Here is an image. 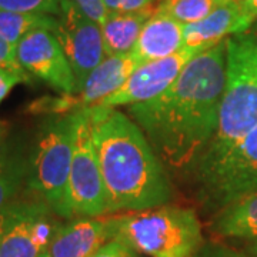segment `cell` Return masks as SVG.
<instances>
[{
    "label": "cell",
    "mask_w": 257,
    "mask_h": 257,
    "mask_svg": "<svg viewBox=\"0 0 257 257\" xmlns=\"http://www.w3.org/2000/svg\"><path fill=\"white\" fill-rule=\"evenodd\" d=\"M72 2H74L89 18L97 22L99 25L104 22V19L109 13L103 0H72Z\"/></svg>",
    "instance_id": "cb8c5ba5"
},
{
    "label": "cell",
    "mask_w": 257,
    "mask_h": 257,
    "mask_svg": "<svg viewBox=\"0 0 257 257\" xmlns=\"http://www.w3.org/2000/svg\"><path fill=\"white\" fill-rule=\"evenodd\" d=\"M20 199V197H19ZM19 199L15 200L10 206H8L5 210L0 211V244H2V240H3V236H5V231L9 226L10 220L13 219V216L16 214V210H18L19 206Z\"/></svg>",
    "instance_id": "83f0119b"
},
{
    "label": "cell",
    "mask_w": 257,
    "mask_h": 257,
    "mask_svg": "<svg viewBox=\"0 0 257 257\" xmlns=\"http://www.w3.org/2000/svg\"><path fill=\"white\" fill-rule=\"evenodd\" d=\"M183 47L184 25L156 9L142 29L132 55L145 64L176 55Z\"/></svg>",
    "instance_id": "9a60e30c"
},
{
    "label": "cell",
    "mask_w": 257,
    "mask_h": 257,
    "mask_svg": "<svg viewBox=\"0 0 257 257\" xmlns=\"http://www.w3.org/2000/svg\"><path fill=\"white\" fill-rule=\"evenodd\" d=\"M60 2L62 0H0V10L59 16Z\"/></svg>",
    "instance_id": "44dd1931"
},
{
    "label": "cell",
    "mask_w": 257,
    "mask_h": 257,
    "mask_svg": "<svg viewBox=\"0 0 257 257\" xmlns=\"http://www.w3.org/2000/svg\"><path fill=\"white\" fill-rule=\"evenodd\" d=\"M234 2H244V0H234Z\"/></svg>",
    "instance_id": "1f68e13d"
},
{
    "label": "cell",
    "mask_w": 257,
    "mask_h": 257,
    "mask_svg": "<svg viewBox=\"0 0 257 257\" xmlns=\"http://www.w3.org/2000/svg\"><path fill=\"white\" fill-rule=\"evenodd\" d=\"M30 77L32 76L26 72H16L0 66V104L18 84L30 83Z\"/></svg>",
    "instance_id": "7402d4cb"
},
{
    "label": "cell",
    "mask_w": 257,
    "mask_h": 257,
    "mask_svg": "<svg viewBox=\"0 0 257 257\" xmlns=\"http://www.w3.org/2000/svg\"><path fill=\"white\" fill-rule=\"evenodd\" d=\"M53 33L70 62L79 92L86 77L107 56L100 25L89 18L74 2L62 0L57 28Z\"/></svg>",
    "instance_id": "ba28073f"
},
{
    "label": "cell",
    "mask_w": 257,
    "mask_h": 257,
    "mask_svg": "<svg viewBox=\"0 0 257 257\" xmlns=\"http://www.w3.org/2000/svg\"><path fill=\"white\" fill-rule=\"evenodd\" d=\"M256 124L257 22L246 32L226 39V83L219 127L193 172L219 160Z\"/></svg>",
    "instance_id": "3957f363"
},
{
    "label": "cell",
    "mask_w": 257,
    "mask_h": 257,
    "mask_svg": "<svg viewBox=\"0 0 257 257\" xmlns=\"http://www.w3.org/2000/svg\"><path fill=\"white\" fill-rule=\"evenodd\" d=\"M57 16L45 13H20L0 10V36L10 45L18 46L19 42L35 30L55 32Z\"/></svg>",
    "instance_id": "d6986e66"
},
{
    "label": "cell",
    "mask_w": 257,
    "mask_h": 257,
    "mask_svg": "<svg viewBox=\"0 0 257 257\" xmlns=\"http://www.w3.org/2000/svg\"><path fill=\"white\" fill-rule=\"evenodd\" d=\"M79 110L52 114L37 130L29 152L26 192L40 197L59 217L70 219L69 175L73 160Z\"/></svg>",
    "instance_id": "277c9868"
},
{
    "label": "cell",
    "mask_w": 257,
    "mask_h": 257,
    "mask_svg": "<svg viewBox=\"0 0 257 257\" xmlns=\"http://www.w3.org/2000/svg\"><path fill=\"white\" fill-rule=\"evenodd\" d=\"M240 3L257 20V0H244V2H240Z\"/></svg>",
    "instance_id": "f1b7e54d"
},
{
    "label": "cell",
    "mask_w": 257,
    "mask_h": 257,
    "mask_svg": "<svg viewBox=\"0 0 257 257\" xmlns=\"http://www.w3.org/2000/svg\"><path fill=\"white\" fill-rule=\"evenodd\" d=\"M196 196L206 210H220L240 196L257 190V124L223 156L192 173Z\"/></svg>",
    "instance_id": "8992f818"
},
{
    "label": "cell",
    "mask_w": 257,
    "mask_h": 257,
    "mask_svg": "<svg viewBox=\"0 0 257 257\" xmlns=\"http://www.w3.org/2000/svg\"><path fill=\"white\" fill-rule=\"evenodd\" d=\"M22 69L62 94H76L77 83L73 69L53 32L35 30L16 46Z\"/></svg>",
    "instance_id": "30bf717a"
},
{
    "label": "cell",
    "mask_w": 257,
    "mask_h": 257,
    "mask_svg": "<svg viewBox=\"0 0 257 257\" xmlns=\"http://www.w3.org/2000/svg\"><path fill=\"white\" fill-rule=\"evenodd\" d=\"M224 83L226 40L194 56L162 94L128 106L163 165L192 173L216 136Z\"/></svg>",
    "instance_id": "6da1fadb"
},
{
    "label": "cell",
    "mask_w": 257,
    "mask_h": 257,
    "mask_svg": "<svg viewBox=\"0 0 257 257\" xmlns=\"http://www.w3.org/2000/svg\"><path fill=\"white\" fill-rule=\"evenodd\" d=\"M213 233L256 243L257 241V190L234 199L214 213L210 223Z\"/></svg>",
    "instance_id": "2e32d148"
},
{
    "label": "cell",
    "mask_w": 257,
    "mask_h": 257,
    "mask_svg": "<svg viewBox=\"0 0 257 257\" xmlns=\"http://www.w3.org/2000/svg\"><path fill=\"white\" fill-rule=\"evenodd\" d=\"M39 257H50V256H49V254H47V251H46V253H43V254H42V256H39Z\"/></svg>",
    "instance_id": "4dcf8cb0"
},
{
    "label": "cell",
    "mask_w": 257,
    "mask_h": 257,
    "mask_svg": "<svg viewBox=\"0 0 257 257\" xmlns=\"http://www.w3.org/2000/svg\"><path fill=\"white\" fill-rule=\"evenodd\" d=\"M70 219L109 216L107 193L94 150L87 107L79 110L73 160L67 186Z\"/></svg>",
    "instance_id": "52a82bcc"
},
{
    "label": "cell",
    "mask_w": 257,
    "mask_h": 257,
    "mask_svg": "<svg viewBox=\"0 0 257 257\" xmlns=\"http://www.w3.org/2000/svg\"><path fill=\"white\" fill-rule=\"evenodd\" d=\"M0 66L10 70H16V72H25L19 63L18 56H16V46L10 45L9 42L2 36H0Z\"/></svg>",
    "instance_id": "d4e9b609"
},
{
    "label": "cell",
    "mask_w": 257,
    "mask_h": 257,
    "mask_svg": "<svg viewBox=\"0 0 257 257\" xmlns=\"http://www.w3.org/2000/svg\"><path fill=\"white\" fill-rule=\"evenodd\" d=\"M109 12H136L150 8L155 0H103Z\"/></svg>",
    "instance_id": "484cf974"
},
{
    "label": "cell",
    "mask_w": 257,
    "mask_h": 257,
    "mask_svg": "<svg viewBox=\"0 0 257 257\" xmlns=\"http://www.w3.org/2000/svg\"><path fill=\"white\" fill-rule=\"evenodd\" d=\"M231 0H162L157 10L172 16L182 25H193L207 18L213 10Z\"/></svg>",
    "instance_id": "ffe728a7"
},
{
    "label": "cell",
    "mask_w": 257,
    "mask_h": 257,
    "mask_svg": "<svg viewBox=\"0 0 257 257\" xmlns=\"http://www.w3.org/2000/svg\"><path fill=\"white\" fill-rule=\"evenodd\" d=\"M30 147L16 142L0 143V211L5 210L26 186Z\"/></svg>",
    "instance_id": "ac0fdd59"
},
{
    "label": "cell",
    "mask_w": 257,
    "mask_h": 257,
    "mask_svg": "<svg viewBox=\"0 0 257 257\" xmlns=\"http://www.w3.org/2000/svg\"><path fill=\"white\" fill-rule=\"evenodd\" d=\"M62 221L40 197L26 192L19 199L0 244V257H39L49 250Z\"/></svg>",
    "instance_id": "9c48e42d"
},
{
    "label": "cell",
    "mask_w": 257,
    "mask_h": 257,
    "mask_svg": "<svg viewBox=\"0 0 257 257\" xmlns=\"http://www.w3.org/2000/svg\"><path fill=\"white\" fill-rule=\"evenodd\" d=\"M87 111L109 214L170 204L175 193L165 165L130 116L99 104Z\"/></svg>",
    "instance_id": "7a4b0ae2"
},
{
    "label": "cell",
    "mask_w": 257,
    "mask_h": 257,
    "mask_svg": "<svg viewBox=\"0 0 257 257\" xmlns=\"http://www.w3.org/2000/svg\"><path fill=\"white\" fill-rule=\"evenodd\" d=\"M140 66V62L132 55V52L124 55L106 56L86 77L80 90L74 94L77 107L84 109L99 104L101 100L117 92Z\"/></svg>",
    "instance_id": "5bb4252c"
},
{
    "label": "cell",
    "mask_w": 257,
    "mask_h": 257,
    "mask_svg": "<svg viewBox=\"0 0 257 257\" xmlns=\"http://www.w3.org/2000/svg\"><path fill=\"white\" fill-rule=\"evenodd\" d=\"M152 15L150 8L136 12H109L100 25L106 55L130 53Z\"/></svg>",
    "instance_id": "e0dca14e"
},
{
    "label": "cell",
    "mask_w": 257,
    "mask_h": 257,
    "mask_svg": "<svg viewBox=\"0 0 257 257\" xmlns=\"http://www.w3.org/2000/svg\"><path fill=\"white\" fill-rule=\"evenodd\" d=\"M193 257H243L240 253L234 251L233 248L227 247L224 244L219 243H204L202 248L194 254Z\"/></svg>",
    "instance_id": "4316f807"
},
{
    "label": "cell",
    "mask_w": 257,
    "mask_h": 257,
    "mask_svg": "<svg viewBox=\"0 0 257 257\" xmlns=\"http://www.w3.org/2000/svg\"><path fill=\"white\" fill-rule=\"evenodd\" d=\"M202 52L204 50L184 46L176 55L142 64L117 92L101 100L99 106L117 109L120 106L128 107L132 104L155 99L167 90L187 63Z\"/></svg>",
    "instance_id": "8fae6325"
},
{
    "label": "cell",
    "mask_w": 257,
    "mask_h": 257,
    "mask_svg": "<svg viewBox=\"0 0 257 257\" xmlns=\"http://www.w3.org/2000/svg\"><path fill=\"white\" fill-rule=\"evenodd\" d=\"M114 237L150 257H193L206 243L193 209L165 204L113 217Z\"/></svg>",
    "instance_id": "5b68a950"
},
{
    "label": "cell",
    "mask_w": 257,
    "mask_h": 257,
    "mask_svg": "<svg viewBox=\"0 0 257 257\" xmlns=\"http://www.w3.org/2000/svg\"><path fill=\"white\" fill-rule=\"evenodd\" d=\"M93 257H139V251L127 244L124 240L119 237H113L106 241Z\"/></svg>",
    "instance_id": "603a6c76"
},
{
    "label": "cell",
    "mask_w": 257,
    "mask_h": 257,
    "mask_svg": "<svg viewBox=\"0 0 257 257\" xmlns=\"http://www.w3.org/2000/svg\"><path fill=\"white\" fill-rule=\"evenodd\" d=\"M113 237V217H73L60 224L47 254L50 257H93Z\"/></svg>",
    "instance_id": "7c38bea8"
},
{
    "label": "cell",
    "mask_w": 257,
    "mask_h": 257,
    "mask_svg": "<svg viewBox=\"0 0 257 257\" xmlns=\"http://www.w3.org/2000/svg\"><path fill=\"white\" fill-rule=\"evenodd\" d=\"M248 251H250L251 257H257V241L256 243H251V246H250V248H248Z\"/></svg>",
    "instance_id": "f546056e"
},
{
    "label": "cell",
    "mask_w": 257,
    "mask_h": 257,
    "mask_svg": "<svg viewBox=\"0 0 257 257\" xmlns=\"http://www.w3.org/2000/svg\"><path fill=\"white\" fill-rule=\"evenodd\" d=\"M257 20L240 2L231 0L197 23L184 26V46L207 50L233 35L246 32Z\"/></svg>",
    "instance_id": "4fadbf2b"
}]
</instances>
